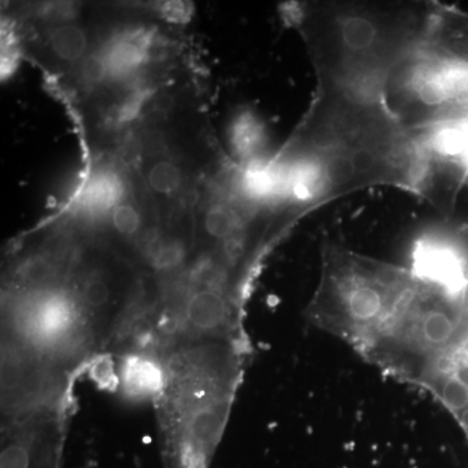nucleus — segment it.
<instances>
[{
    "mask_svg": "<svg viewBox=\"0 0 468 468\" xmlns=\"http://www.w3.org/2000/svg\"><path fill=\"white\" fill-rule=\"evenodd\" d=\"M410 270L424 282L462 294L468 291V246L443 229L421 234L411 249Z\"/></svg>",
    "mask_w": 468,
    "mask_h": 468,
    "instance_id": "obj_4",
    "label": "nucleus"
},
{
    "mask_svg": "<svg viewBox=\"0 0 468 468\" xmlns=\"http://www.w3.org/2000/svg\"><path fill=\"white\" fill-rule=\"evenodd\" d=\"M423 181L420 150L383 100L323 86L288 143L250 171L252 194L275 243L334 199L378 185L421 194Z\"/></svg>",
    "mask_w": 468,
    "mask_h": 468,
    "instance_id": "obj_1",
    "label": "nucleus"
},
{
    "mask_svg": "<svg viewBox=\"0 0 468 468\" xmlns=\"http://www.w3.org/2000/svg\"><path fill=\"white\" fill-rule=\"evenodd\" d=\"M227 154L242 169L263 167L276 153H271L266 124L254 110L234 112L227 131Z\"/></svg>",
    "mask_w": 468,
    "mask_h": 468,
    "instance_id": "obj_5",
    "label": "nucleus"
},
{
    "mask_svg": "<svg viewBox=\"0 0 468 468\" xmlns=\"http://www.w3.org/2000/svg\"><path fill=\"white\" fill-rule=\"evenodd\" d=\"M119 383L128 396L159 399L165 385V365L150 354H129L122 363Z\"/></svg>",
    "mask_w": 468,
    "mask_h": 468,
    "instance_id": "obj_6",
    "label": "nucleus"
},
{
    "mask_svg": "<svg viewBox=\"0 0 468 468\" xmlns=\"http://www.w3.org/2000/svg\"><path fill=\"white\" fill-rule=\"evenodd\" d=\"M439 5L426 2H303L286 7L318 86L383 100L394 69L426 43Z\"/></svg>",
    "mask_w": 468,
    "mask_h": 468,
    "instance_id": "obj_2",
    "label": "nucleus"
},
{
    "mask_svg": "<svg viewBox=\"0 0 468 468\" xmlns=\"http://www.w3.org/2000/svg\"><path fill=\"white\" fill-rule=\"evenodd\" d=\"M411 385L454 418L468 442V291L443 307Z\"/></svg>",
    "mask_w": 468,
    "mask_h": 468,
    "instance_id": "obj_3",
    "label": "nucleus"
}]
</instances>
